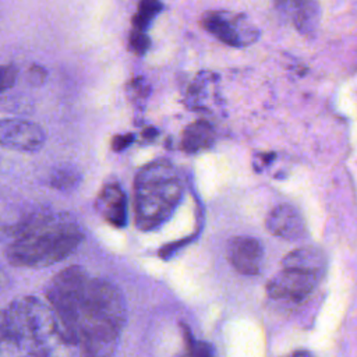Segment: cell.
I'll return each mask as SVG.
<instances>
[{
	"label": "cell",
	"instance_id": "obj_1",
	"mask_svg": "<svg viewBox=\"0 0 357 357\" xmlns=\"http://www.w3.org/2000/svg\"><path fill=\"white\" fill-rule=\"evenodd\" d=\"M46 301L82 357L114 354L126 322V303L112 282L70 266L49 282Z\"/></svg>",
	"mask_w": 357,
	"mask_h": 357
},
{
	"label": "cell",
	"instance_id": "obj_2",
	"mask_svg": "<svg viewBox=\"0 0 357 357\" xmlns=\"http://www.w3.org/2000/svg\"><path fill=\"white\" fill-rule=\"evenodd\" d=\"M84 234L64 213L40 212L18 225L7 245V259L15 266L45 268L73 254Z\"/></svg>",
	"mask_w": 357,
	"mask_h": 357
},
{
	"label": "cell",
	"instance_id": "obj_3",
	"mask_svg": "<svg viewBox=\"0 0 357 357\" xmlns=\"http://www.w3.org/2000/svg\"><path fill=\"white\" fill-rule=\"evenodd\" d=\"M3 311L26 357H74L77 347L47 301L20 297Z\"/></svg>",
	"mask_w": 357,
	"mask_h": 357
},
{
	"label": "cell",
	"instance_id": "obj_4",
	"mask_svg": "<svg viewBox=\"0 0 357 357\" xmlns=\"http://www.w3.org/2000/svg\"><path fill=\"white\" fill-rule=\"evenodd\" d=\"M183 184L174 166L156 160L144 166L134 183L135 223L142 230H151L163 223L177 206Z\"/></svg>",
	"mask_w": 357,
	"mask_h": 357
},
{
	"label": "cell",
	"instance_id": "obj_5",
	"mask_svg": "<svg viewBox=\"0 0 357 357\" xmlns=\"http://www.w3.org/2000/svg\"><path fill=\"white\" fill-rule=\"evenodd\" d=\"M204 28L220 42L240 47L250 45L258 36L257 29L244 17L230 11H209L202 15Z\"/></svg>",
	"mask_w": 357,
	"mask_h": 357
},
{
	"label": "cell",
	"instance_id": "obj_6",
	"mask_svg": "<svg viewBox=\"0 0 357 357\" xmlns=\"http://www.w3.org/2000/svg\"><path fill=\"white\" fill-rule=\"evenodd\" d=\"M45 144L42 127L26 120L0 121V146L21 151L36 152Z\"/></svg>",
	"mask_w": 357,
	"mask_h": 357
},
{
	"label": "cell",
	"instance_id": "obj_7",
	"mask_svg": "<svg viewBox=\"0 0 357 357\" xmlns=\"http://www.w3.org/2000/svg\"><path fill=\"white\" fill-rule=\"evenodd\" d=\"M318 276L283 268L268 283L266 290L272 298L298 301L305 298L315 287Z\"/></svg>",
	"mask_w": 357,
	"mask_h": 357
},
{
	"label": "cell",
	"instance_id": "obj_8",
	"mask_svg": "<svg viewBox=\"0 0 357 357\" xmlns=\"http://www.w3.org/2000/svg\"><path fill=\"white\" fill-rule=\"evenodd\" d=\"M229 259L237 272L257 275L264 259L262 245L254 237H234L229 244Z\"/></svg>",
	"mask_w": 357,
	"mask_h": 357
},
{
	"label": "cell",
	"instance_id": "obj_9",
	"mask_svg": "<svg viewBox=\"0 0 357 357\" xmlns=\"http://www.w3.org/2000/svg\"><path fill=\"white\" fill-rule=\"evenodd\" d=\"M268 230L284 240H298L305 233V225L300 212L287 204L273 208L266 218Z\"/></svg>",
	"mask_w": 357,
	"mask_h": 357
},
{
	"label": "cell",
	"instance_id": "obj_10",
	"mask_svg": "<svg viewBox=\"0 0 357 357\" xmlns=\"http://www.w3.org/2000/svg\"><path fill=\"white\" fill-rule=\"evenodd\" d=\"M275 4L303 35H311L317 29L319 8L315 0H275Z\"/></svg>",
	"mask_w": 357,
	"mask_h": 357
},
{
	"label": "cell",
	"instance_id": "obj_11",
	"mask_svg": "<svg viewBox=\"0 0 357 357\" xmlns=\"http://www.w3.org/2000/svg\"><path fill=\"white\" fill-rule=\"evenodd\" d=\"M96 206L103 219L112 226L123 227L127 223V198L119 184H106L98 197Z\"/></svg>",
	"mask_w": 357,
	"mask_h": 357
},
{
	"label": "cell",
	"instance_id": "obj_12",
	"mask_svg": "<svg viewBox=\"0 0 357 357\" xmlns=\"http://www.w3.org/2000/svg\"><path fill=\"white\" fill-rule=\"evenodd\" d=\"M283 268L300 271L318 276L325 268V255L315 247H303L289 252L283 261Z\"/></svg>",
	"mask_w": 357,
	"mask_h": 357
},
{
	"label": "cell",
	"instance_id": "obj_13",
	"mask_svg": "<svg viewBox=\"0 0 357 357\" xmlns=\"http://www.w3.org/2000/svg\"><path fill=\"white\" fill-rule=\"evenodd\" d=\"M213 141L215 132L212 126L205 120H198L184 130L181 146L185 152H199L212 146Z\"/></svg>",
	"mask_w": 357,
	"mask_h": 357
},
{
	"label": "cell",
	"instance_id": "obj_14",
	"mask_svg": "<svg viewBox=\"0 0 357 357\" xmlns=\"http://www.w3.org/2000/svg\"><path fill=\"white\" fill-rule=\"evenodd\" d=\"M0 357H26L17 343L3 310H0Z\"/></svg>",
	"mask_w": 357,
	"mask_h": 357
},
{
	"label": "cell",
	"instance_id": "obj_15",
	"mask_svg": "<svg viewBox=\"0 0 357 357\" xmlns=\"http://www.w3.org/2000/svg\"><path fill=\"white\" fill-rule=\"evenodd\" d=\"M162 10L159 0H141L137 13L132 17V25L137 31H144L149 26L153 17Z\"/></svg>",
	"mask_w": 357,
	"mask_h": 357
},
{
	"label": "cell",
	"instance_id": "obj_16",
	"mask_svg": "<svg viewBox=\"0 0 357 357\" xmlns=\"http://www.w3.org/2000/svg\"><path fill=\"white\" fill-rule=\"evenodd\" d=\"M77 181H78V173L71 167L59 169L52 177V184L60 190H68L74 187Z\"/></svg>",
	"mask_w": 357,
	"mask_h": 357
},
{
	"label": "cell",
	"instance_id": "obj_17",
	"mask_svg": "<svg viewBox=\"0 0 357 357\" xmlns=\"http://www.w3.org/2000/svg\"><path fill=\"white\" fill-rule=\"evenodd\" d=\"M130 46L137 54H144L149 47V38L144 31L134 29L130 35Z\"/></svg>",
	"mask_w": 357,
	"mask_h": 357
},
{
	"label": "cell",
	"instance_id": "obj_18",
	"mask_svg": "<svg viewBox=\"0 0 357 357\" xmlns=\"http://www.w3.org/2000/svg\"><path fill=\"white\" fill-rule=\"evenodd\" d=\"M18 71L14 66L7 64V66H0V93L7 91L15 84Z\"/></svg>",
	"mask_w": 357,
	"mask_h": 357
},
{
	"label": "cell",
	"instance_id": "obj_19",
	"mask_svg": "<svg viewBox=\"0 0 357 357\" xmlns=\"http://www.w3.org/2000/svg\"><path fill=\"white\" fill-rule=\"evenodd\" d=\"M185 357H212V350L205 343H195Z\"/></svg>",
	"mask_w": 357,
	"mask_h": 357
},
{
	"label": "cell",
	"instance_id": "obj_20",
	"mask_svg": "<svg viewBox=\"0 0 357 357\" xmlns=\"http://www.w3.org/2000/svg\"><path fill=\"white\" fill-rule=\"evenodd\" d=\"M134 141L132 134H124V135H117L112 141V146L114 151H123L126 149L131 142Z\"/></svg>",
	"mask_w": 357,
	"mask_h": 357
},
{
	"label": "cell",
	"instance_id": "obj_21",
	"mask_svg": "<svg viewBox=\"0 0 357 357\" xmlns=\"http://www.w3.org/2000/svg\"><path fill=\"white\" fill-rule=\"evenodd\" d=\"M290 357H312V356H311V353H308L305 350H300V351L293 353Z\"/></svg>",
	"mask_w": 357,
	"mask_h": 357
}]
</instances>
